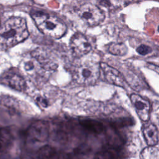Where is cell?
Wrapping results in <instances>:
<instances>
[{
    "label": "cell",
    "instance_id": "cell-5",
    "mask_svg": "<svg viewBox=\"0 0 159 159\" xmlns=\"http://www.w3.org/2000/svg\"><path fill=\"white\" fill-rule=\"evenodd\" d=\"M70 47L74 55L77 57L86 55L92 49V45L87 37L80 32H76L71 37Z\"/></svg>",
    "mask_w": 159,
    "mask_h": 159
},
{
    "label": "cell",
    "instance_id": "cell-17",
    "mask_svg": "<svg viewBox=\"0 0 159 159\" xmlns=\"http://www.w3.org/2000/svg\"><path fill=\"white\" fill-rule=\"evenodd\" d=\"M93 159H100L99 157H94Z\"/></svg>",
    "mask_w": 159,
    "mask_h": 159
},
{
    "label": "cell",
    "instance_id": "cell-14",
    "mask_svg": "<svg viewBox=\"0 0 159 159\" xmlns=\"http://www.w3.org/2000/svg\"><path fill=\"white\" fill-rule=\"evenodd\" d=\"M129 0H99V4L109 9L119 8L129 2Z\"/></svg>",
    "mask_w": 159,
    "mask_h": 159
},
{
    "label": "cell",
    "instance_id": "cell-8",
    "mask_svg": "<svg viewBox=\"0 0 159 159\" xmlns=\"http://www.w3.org/2000/svg\"><path fill=\"white\" fill-rule=\"evenodd\" d=\"M99 65L100 68L103 71L105 79L109 83L122 87L124 86V77L119 71L105 63H101Z\"/></svg>",
    "mask_w": 159,
    "mask_h": 159
},
{
    "label": "cell",
    "instance_id": "cell-11",
    "mask_svg": "<svg viewBox=\"0 0 159 159\" xmlns=\"http://www.w3.org/2000/svg\"><path fill=\"white\" fill-rule=\"evenodd\" d=\"M80 124L84 129L94 134H100L102 132L104 129L103 124L95 119H82L80 121Z\"/></svg>",
    "mask_w": 159,
    "mask_h": 159
},
{
    "label": "cell",
    "instance_id": "cell-9",
    "mask_svg": "<svg viewBox=\"0 0 159 159\" xmlns=\"http://www.w3.org/2000/svg\"><path fill=\"white\" fill-rule=\"evenodd\" d=\"M1 78L3 83L16 89L22 90L25 87L24 78L15 72H7Z\"/></svg>",
    "mask_w": 159,
    "mask_h": 159
},
{
    "label": "cell",
    "instance_id": "cell-12",
    "mask_svg": "<svg viewBox=\"0 0 159 159\" xmlns=\"http://www.w3.org/2000/svg\"><path fill=\"white\" fill-rule=\"evenodd\" d=\"M127 50V47L124 43H112L108 47V51L110 53L117 56L125 55Z\"/></svg>",
    "mask_w": 159,
    "mask_h": 159
},
{
    "label": "cell",
    "instance_id": "cell-15",
    "mask_svg": "<svg viewBox=\"0 0 159 159\" xmlns=\"http://www.w3.org/2000/svg\"><path fill=\"white\" fill-rule=\"evenodd\" d=\"M152 51V48L145 44H142L139 45L137 48V52L141 55H146L151 53Z\"/></svg>",
    "mask_w": 159,
    "mask_h": 159
},
{
    "label": "cell",
    "instance_id": "cell-3",
    "mask_svg": "<svg viewBox=\"0 0 159 159\" xmlns=\"http://www.w3.org/2000/svg\"><path fill=\"white\" fill-rule=\"evenodd\" d=\"M99 64L93 61H86L78 66L73 74V80L81 84H92L99 79Z\"/></svg>",
    "mask_w": 159,
    "mask_h": 159
},
{
    "label": "cell",
    "instance_id": "cell-7",
    "mask_svg": "<svg viewBox=\"0 0 159 159\" xmlns=\"http://www.w3.org/2000/svg\"><path fill=\"white\" fill-rule=\"evenodd\" d=\"M32 56L36 60L40 66L46 70H53L57 67L55 60L43 49L37 48L32 53Z\"/></svg>",
    "mask_w": 159,
    "mask_h": 159
},
{
    "label": "cell",
    "instance_id": "cell-2",
    "mask_svg": "<svg viewBox=\"0 0 159 159\" xmlns=\"http://www.w3.org/2000/svg\"><path fill=\"white\" fill-rule=\"evenodd\" d=\"M31 16L38 29L44 35L59 39L66 33V25L55 16L39 11L32 13Z\"/></svg>",
    "mask_w": 159,
    "mask_h": 159
},
{
    "label": "cell",
    "instance_id": "cell-16",
    "mask_svg": "<svg viewBox=\"0 0 159 159\" xmlns=\"http://www.w3.org/2000/svg\"><path fill=\"white\" fill-rule=\"evenodd\" d=\"M147 66H148V68L156 71L158 74H159V66H157L156 65L152 64V63H148Z\"/></svg>",
    "mask_w": 159,
    "mask_h": 159
},
{
    "label": "cell",
    "instance_id": "cell-13",
    "mask_svg": "<svg viewBox=\"0 0 159 159\" xmlns=\"http://www.w3.org/2000/svg\"><path fill=\"white\" fill-rule=\"evenodd\" d=\"M141 159H159V149L155 146H148L140 154Z\"/></svg>",
    "mask_w": 159,
    "mask_h": 159
},
{
    "label": "cell",
    "instance_id": "cell-10",
    "mask_svg": "<svg viewBox=\"0 0 159 159\" xmlns=\"http://www.w3.org/2000/svg\"><path fill=\"white\" fill-rule=\"evenodd\" d=\"M142 134L148 146H155L158 141V131L157 127L152 123H147L142 127Z\"/></svg>",
    "mask_w": 159,
    "mask_h": 159
},
{
    "label": "cell",
    "instance_id": "cell-4",
    "mask_svg": "<svg viewBox=\"0 0 159 159\" xmlns=\"http://www.w3.org/2000/svg\"><path fill=\"white\" fill-rule=\"evenodd\" d=\"M77 14L89 27L100 24L105 19L104 12L98 6L91 3L81 5L77 10Z\"/></svg>",
    "mask_w": 159,
    "mask_h": 159
},
{
    "label": "cell",
    "instance_id": "cell-6",
    "mask_svg": "<svg viewBox=\"0 0 159 159\" xmlns=\"http://www.w3.org/2000/svg\"><path fill=\"white\" fill-rule=\"evenodd\" d=\"M130 98L139 117L141 120L147 122L150 117V102L137 94H132Z\"/></svg>",
    "mask_w": 159,
    "mask_h": 159
},
{
    "label": "cell",
    "instance_id": "cell-1",
    "mask_svg": "<svg viewBox=\"0 0 159 159\" xmlns=\"http://www.w3.org/2000/svg\"><path fill=\"white\" fill-rule=\"evenodd\" d=\"M29 36L24 19L12 17L0 26V50H7L23 42Z\"/></svg>",
    "mask_w": 159,
    "mask_h": 159
},
{
    "label": "cell",
    "instance_id": "cell-18",
    "mask_svg": "<svg viewBox=\"0 0 159 159\" xmlns=\"http://www.w3.org/2000/svg\"><path fill=\"white\" fill-rule=\"evenodd\" d=\"M158 32H159V26H158Z\"/></svg>",
    "mask_w": 159,
    "mask_h": 159
}]
</instances>
